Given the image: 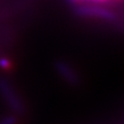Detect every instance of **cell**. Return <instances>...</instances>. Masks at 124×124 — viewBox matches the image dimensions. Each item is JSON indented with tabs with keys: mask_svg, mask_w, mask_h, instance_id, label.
<instances>
[{
	"mask_svg": "<svg viewBox=\"0 0 124 124\" xmlns=\"http://www.w3.org/2000/svg\"><path fill=\"white\" fill-rule=\"evenodd\" d=\"M0 91L4 98L6 99L7 103L13 109H15L17 112L23 111V105L20 100V97L16 94L15 91L12 89L11 86L7 82L2 79H0Z\"/></svg>",
	"mask_w": 124,
	"mask_h": 124,
	"instance_id": "obj_1",
	"label": "cell"
},
{
	"mask_svg": "<svg viewBox=\"0 0 124 124\" xmlns=\"http://www.w3.org/2000/svg\"><path fill=\"white\" fill-rule=\"evenodd\" d=\"M58 70L61 72L62 75H64L66 78H67L69 80H72L74 78V76H72V73L71 72V71H70L67 66L63 64V63L58 65Z\"/></svg>",
	"mask_w": 124,
	"mask_h": 124,
	"instance_id": "obj_2",
	"label": "cell"
},
{
	"mask_svg": "<svg viewBox=\"0 0 124 124\" xmlns=\"http://www.w3.org/2000/svg\"><path fill=\"white\" fill-rule=\"evenodd\" d=\"M0 68L5 71H10L13 69V64L9 59L1 58L0 59Z\"/></svg>",
	"mask_w": 124,
	"mask_h": 124,
	"instance_id": "obj_3",
	"label": "cell"
},
{
	"mask_svg": "<svg viewBox=\"0 0 124 124\" xmlns=\"http://www.w3.org/2000/svg\"><path fill=\"white\" fill-rule=\"evenodd\" d=\"M0 124H16V119L14 116L6 117L0 120Z\"/></svg>",
	"mask_w": 124,
	"mask_h": 124,
	"instance_id": "obj_4",
	"label": "cell"
},
{
	"mask_svg": "<svg viewBox=\"0 0 124 124\" xmlns=\"http://www.w3.org/2000/svg\"><path fill=\"white\" fill-rule=\"evenodd\" d=\"M92 2H95V3H97V4H103V3H106L108 2V0H91Z\"/></svg>",
	"mask_w": 124,
	"mask_h": 124,
	"instance_id": "obj_5",
	"label": "cell"
}]
</instances>
